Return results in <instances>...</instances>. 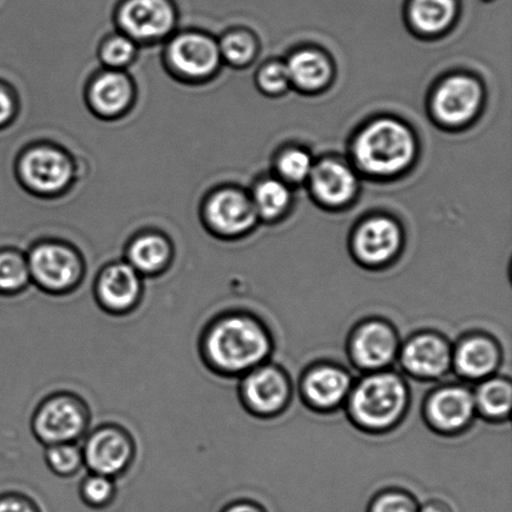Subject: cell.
Returning a JSON list of instances; mask_svg holds the SVG:
<instances>
[{"label":"cell","instance_id":"7a4b0ae2","mask_svg":"<svg viewBox=\"0 0 512 512\" xmlns=\"http://www.w3.org/2000/svg\"><path fill=\"white\" fill-rule=\"evenodd\" d=\"M415 150V139L408 127L398 120L379 119L356 138L354 157L364 172L388 177L408 168Z\"/></svg>","mask_w":512,"mask_h":512},{"label":"cell","instance_id":"e575fe53","mask_svg":"<svg viewBox=\"0 0 512 512\" xmlns=\"http://www.w3.org/2000/svg\"><path fill=\"white\" fill-rule=\"evenodd\" d=\"M0 512H42L37 503L25 496L17 493H7L0 495Z\"/></svg>","mask_w":512,"mask_h":512},{"label":"cell","instance_id":"2e32d148","mask_svg":"<svg viewBox=\"0 0 512 512\" xmlns=\"http://www.w3.org/2000/svg\"><path fill=\"white\" fill-rule=\"evenodd\" d=\"M243 399L255 413L269 415L283 408L289 385L283 373L265 366L252 371L243 381Z\"/></svg>","mask_w":512,"mask_h":512},{"label":"cell","instance_id":"8992f818","mask_svg":"<svg viewBox=\"0 0 512 512\" xmlns=\"http://www.w3.org/2000/svg\"><path fill=\"white\" fill-rule=\"evenodd\" d=\"M27 260L30 279L47 293H68L82 280V256L68 244L40 242L30 249Z\"/></svg>","mask_w":512,"mask_h":512},{"label":"cell","instance_id":"8d00e7d4","mask_svg":"<svg viewBox=\"0 0 512 512\" xmlns=\"http://www.w3.org/2000/svg\"><path fill=\"white\" fill-rule=\"evenodd\" d=\"M219 512H265L259 505L252 501H235V503L225 506Z\"/></svg>","mask_w":512,"mask_h":512},{"label":"cell","instance_id":"9a60e30c","mask_svg":"<svg viewBox=\"0 0 512 512\" xmlns=\"http://www.w3.org/2000/svg\"><path fill=\"white\" fill-rule=\"evenodd\" d=\"M401 233L398 224L388 218H374L358 229L354 238V249L366 264L386 263L398 253Z\"/></svg>","mask_w":512,"mask_h":512},{"label":"cell","instance_id":"3957f363","mask_svg":"<svg viewBox=\"0 0 512 512\" xmlns=\"http://www.w3.org/2000/svg\"><path fill=\"white\" fill-rule=\"evenodd\" d=\"M20 184L42 198L59 197L67 192L77 177V168L68 152L49 143L30 145L17 162Z\"/></svg>","mask_w":512,"mask_h":512},{"label":"cell","instance_id":"30bf717a","mask_svg":"<svg viewBox=\"0 0 512 512\" xmlns=\"http://www.w3.org/2000/svg\"><path fill=\"white\" fill-rule=\"evenodd\" d=\"M82 453L83 463L92 473L114 479L132 464L134 449L125 431L104 426L89 436Z\"/></svg>","mask_w":512,"mask_h":512},{"label":"cell","instance_id":"5bb4252c","mask_svg":"<svg viewBox=\"0 0 512 512\" xmlns=\"http://www.w3.org/2000/svg\"><path fill=\"white\" fill-rule=\"evenodd\" d=\"M398 350V339L389 325L370 321L354 334L351 355L361 368L376 370L393 361Z\"/></svg>","mask_w":512,"mask_h":512},{"label":"cell","instance_id":"4fadbf2b","mask_svg":"<svg viewBox=\"0 0 512 512\" xmlns=\"http://www.w3.org/2000/svg\"><path fill=\"white\" fill-rule=\"evenodd\" d=\"M483 92L475 79L455 75L446 79L436 90L433 98L435 117L448 125L469 122L478 113Z\"/></svg>","mask_w":512,"mask_h":512},{"label":"cell","instance_id":"ba28073f","mask_svg":"<svg viewBox=\"0 0 512 512\" xmlns=\"http://www.w3.org/2000/svg\"><path fill=\"white\" fill-rule=\"evenodd\" d=\"M88 426V411L72 395L59 394L40 404L34 415L35 436L44 444H68L77 441Z\"/></svg>","mask_w":512,"mask_h":512},{"label":"cell","instance_id":"8fae6325","mask_svg":"<svg viewBox=\"0 0 512 512\" xmlns=\"http://www.w3.org/2000/svg\"><path fill=\"white\" fill-rule=\"evenodd\" d=\"M135 95L133 79L125 70L103 69L90 80L85 98L95 117L117 120L132 109Z\"/></svg>","mask_w":512,"mask_h":512},{"label":"cell","instance_id":"74e56055","mask_svg":"<svg viewBox=\"0 0 512 512\" xmlns=\"http://www.w3.org/2000/svg\"><path fill=\"white\" fill-rule=\"evenodd\" d=\"M419 512H453V510L444 501L434 500L426 503L423 508L419 509Z\"/></svg>","mask_w":512,"mask_h":512},{"label":"cell","instance_id":"836d02e7","mask_svg":"<svg viewBox=\"0 0 512 512\" xmlns=\"http://www.w3.org/2000/svg\"><path fill=\"white\" fill-rule=\"evenodd\" d=\"M258 84L268 94L283 93L288 89L290 78L285 64L270 63L260 70Z\"/></svg>","mask_w":512,"mask_h":512},{"label":"cell","instance_id":"d4e9b609","mask_svg":"<svg viewBox=\"0 0 512 512\" xmlns=\"http://www.w3.org/2000/svg\"><path fill=\"white\" fill-rule=\"evenodd\" d=\"M291 195L280 180L266 179L256 185L252 202L258 218L271 220L280 217L288 209Z\"/></svg>","mask_w":512,"mask_h":512},{"label":"cell","instance_id":"4316f807","mask_svg":"<svg viewBox=\"0 0 512 512\" xmlns=\"http://www.w3.org/2000/svg\"><path fill=\"white\" fill-rule=\"evenodd\" d=\"M98 55L105 69L125 70L138 57V44L123 33H115L102 40Z\"/></svg>","mask_w":512,"mask_h":512},{"label":"cell","instance_id":"7402d4cb","mask_svg":"<svg viewBox=\"0 0 512 512\" xmlns=\"http://www.w3.org/2000/svg\"><path fill=\"white\" fill-rule=\"evenodd\" d=\"M499 359V350L495 343L483 336L464 340L455 353L456 369L469 379H483L493 373Z\"/></svg>","mask_w":512,"mask_h":512},{"label":"cell","instance_id":"f546056e","mask_svg":"<svg viewBox=\"0 0 512 512\" xmlns=\"http://www.w3.org/2000/svg\"><path fill=\"white\" fill-rule=\"evenodd\" d=\"M220 55L223 62L233 67H244L249 64L256 54V42L252 34L244 30H235L225 34L218 40Z\"/></svg>","mask_w":512,"mask_h":512},{"label":"cell","instance_id":"d6a6232c","mask_svg":"<svg viewBox=\"0 0 512 512\" xmlns=\"http://www.w3.org/2000/svg\"><path fill=\"white\" fill-rule=\"evenodd\" d=\"M369 512H419V506L408 494L386 491L374 499Z\"/></svg>","mask_w":512,"mask_h":512},{"label":"cell","instance_id":"ffe728a7","mask_svg":"<svg viewBox=\"0 0 512 512\" xmlns=\"http://www.w3.org/2000/svg\"><path fill=\"white\" fill-rule=\"evenodd\" d=\"M172 259V243L158 232L138 234L127 248V263L142 276L162 274L169 268Z\"/></svg>","mask_w":512,"mask_h":512},{"label":"cell","instance_id":"277c9868","mask_svg":"<svg viewBox=\"0 0 512 512\" xmlns=\"http://www.w3.org/2000/svg\"><path fill=\"white\" fill-rule=\"evenodd\" d=\"M406 400L408 393L398 375L378 373L356 386L350 399V411L364 428L381 430L398 421Z\"/></svg>","mask_w":512,"mask_h":512},{"label":"cell","instance_id":"d6986e66","mask_svg":"<svg viewBox=\"0 0 512 512\" xmlns=\"http://www.w3.org/2000/svg\"><path fill=\"white\" fill-rule=\"evenodd\" d=\"M475 398L469 390L449 386L431 396L428 415L431 423L443 431H458L469 424L475 410Z\"/></svg>","mask_w":512,"mask_h":512},{"label":"cell","instance_id":"603a6c76","mask_svg":"<svg viewBox=\"0 0 512 512\" xmlns=\"http://www.w3.org/2000/svg\"><path fill=\"white\" fill-rule=\"evenodd\" d=\"M285 65L290 83L304 92H318L323 89L333 74L329 60L316 50L296 52Z\"/></svg>","mask_w":512,"mask_h":512},{"label":"cell","instance_id":"5b68a950","mask_svg":"<svg viewBox=\"0 0 512 512\" xmlns=\"http://www.w3.org/2000/svg\"><path fill=\"white\" fill-rule=\"evenodd\" d=\"M164 63L174 78L202 84L217 75L223 60L217 39L198 30H188L168 39Z\"/></svg>","mask_w":512,"mask_h":512},{"label":"cell","instance_id":"e0dca14e","mask_svg":"<svg viewBox=\"0 0 512 512\" xmlns=\"http://www.w3.org/2000/svg\"><path fill=\"white\" fill-rule=\"evenodd\" d=\"M401 361L406 370L419 378H439L449 369L451 351L439 336L425 334L405 345Z\"/></svg>","mask_w":512,"mask_h":512},{"label":"cell","instance_id":"4dcf8cb0","mask_svg":"<svg viewBox=\"0 0 512 512\" xmlns=\"http://www.w3.org/2000/svg\"><path fill=\"white\" fill-rule=\"evenodd\" d=\"M45 459L50 470L62 478L77 474L83 465L82 450L73 443L49 445Z\"/></svg>","mask_w":512,"mask_h":512},{"label":"cell","instance_id":"d590c367","mask_svg":"<svg viewBox=\"0 0 512 512\" xmlns=\"http://www.w3.org/2000/svg\"><path fill=\"white\" fill-rule=\"evenodd\" d=\"M18 112L17 98L7 85L0 83V129L8 127Z\"/></svg>","mask_w":512,"mask_h":512},{"label":"cell","instance_id":"484cf974","mask_svg":"<svg viewBox=\"0 0 512 512\" xmlns=\"http://www.w3.org/2000/svg\"><path fill=\"white\" fill-rule=\"evenodd\" d=\"M32 281L27 256L17 250H0V294L22 293Z\"/></svg>","mask_w":512,"mask_h":512},{"label":"cell","instance_id":"9c48e42d","mask_svg":"<svg viewBox=\"0 0 512 512\" xmlns=\"http://www.w3.org/2000/svg\"><path fill=\"white\" fill-rule=\"evenodd\" d=\"M202 219L205 227L218 237L235 238L248 233L258 215L252 199L242 190L220 188L204 200Z\"/></svg>","mask_w":512,"mask_h":512},{"label":"cell","instance_id":"6da1fadb","mask_svg":"<svg viewBox=\"0 0 512 512\" xmlns=\"http://www.w3.org/2000/svg\"><path fill=\"white\" fill-rule=\"evenodd\" d=\"M268 334L259 323L243 315H229L214 321L204 335L205 359L225 374L244 373L269 354Z\"/></svg>","mask_w":512,"mask_h":512},{"label":"cell","instance_id":"7c38bea8","mask_svg":"<svg viewBox=\"0 0 512 512\" xmlns=\"http://www.w3.org/2000/svg\"><path fill=\"white\" fill-rule=\"evenodd\" d=\"M142 275L127 261H115L100 271L95 295L109 313L122 315L132 311L142 298Z\"/></svg>","mask_w":512,"mask_h":512},{"label":"cell","instance_id":"83f0119b","mask_svg":"<svg viewBox=\"0 0 512 512\" xmlns=\"http://www.w3.org/2000/svg\"><path fill=\"white\" fill-rule=\"evenodd\" d=\"M512 390L508 381L493 379L486 381L476 393L475 404L490 418H503L511 408Z\"/></svg>","mask_w":512,"mask_h":512},{"label":"cell","instance_id":"ac0fdd59","mask_svg":"<svg viewBox=\"0 0 512 512\" xmlns=\"http://www.w3.org/2000/svg\"><path fill=\"white\" fill-rule=\"evenodd\" d=\"M309 179L315 197L330 207H340L350 202L358 187L353 170L333 159L316 165Z\"/></svg>","mask_w":512,"mask_h":512},{"label":"cell","instance_id":"cb8c5ba5","mask_svg":"<svg viewBox=\"0 0 512 512\" xmlns=\"http://www.w3.org/2000/svg\"><path fill=\"white\" fill-rule=\"evenodd\" d=\"M455 10V0H413L410 19L419 32L439 33L453 22Z\"/></svg>","mask_w":512,"mask_h":512},{"label":"cell","instance_id":"1f68e13d","mask_svg":"<svg viewBox=\"0 0 512 512\" xmlns=\"http://www.w3.org/2000/svg\"><path fill=\"white\" fill-rule=\"evenodd\" d=\"M313 160L301 149H289L281 154L278 169L281 177L291 183H301L310 178L313 172Z\"/></svg>","mask_w":512,"mask_h":512},{"label":"cell","instance_id":"44dd1931","mask_svg":"<svg viewBox=\"0 0 512 512\" xmlns=\"http://www.w3.org/2000/svg\"><path fill=\"white\" fill-rule=\"evenodd\" d=\"M350 378L343 370L321 366L306 376L304 390L318 408L330 409L341 403L349 393Z\"/></svg>","mask_w":512,"mask_h":512},{"label":"cell","instance_id":"52a82bcc","mask_svg":"<svg viewBox=\"0 0 512 512\" xmlns=\"http://www.w3.org/2000/svg\"><path fill=\"white\" fill-rule=\"evenodd\" d=\"M117 23L119 32L138 45H152L172 37L177 13L169 0H125Z\"/></svg>","mask_w":512,"mask_h":512},{"label":"cell","instance_id":"f1b7e54d","mask_svg":"<svg viewBox=\"0 0 512 512\" xmlns=\"http://www.w3.org/2000/svg\"><path fill=\"white\" fill-rule=\"evenodd\" d=\"M79 499L90 509H105L117 499V485L108 476L90 473L79 486Z\"/></svg>","mask_w":512,"mask_h":512}]
</instances>
